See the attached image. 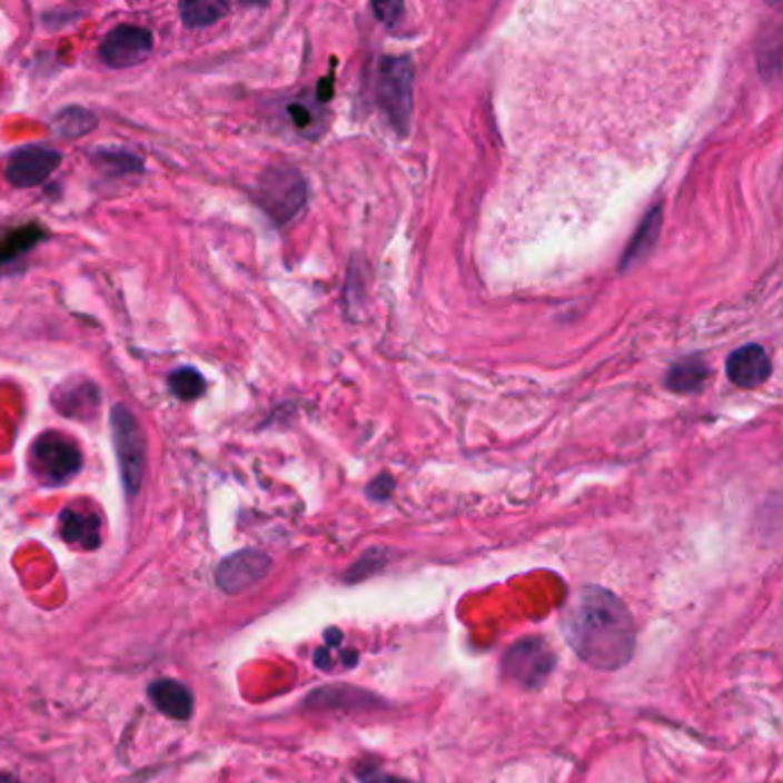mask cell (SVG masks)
Segmentation results:
<instances>
[{
  "label": "cell",
  "mask_w": 783,
  "mask_h": 783,
  "mask_svg": "<svg viewBox=\"0 0 783 783\" xmlns=\"http://www.w3.org/2000/svg\"><path fill=\"white\" fill-rule=\"evenodd\" d=\"M561 625L567 644L597 671H616L634 655L636 627L632 614L607 588L584 586L567 604Z\"/></svg>",
  "instance_id": "cell-1"
},
{
  "label": "cell",
  "mask_w": 783,
  "mask_h": 783,
  "mask_svg": "<svg viewBox=\"0 0 783 783\" xmlns=\"http://www.w3.org/2000/svg\"><path fill=\"white\" fill-rule=\"evenodd\" d=\"M111 435L125 492L136 496L142 476H146L148 442L138 418L125 405H116L111 409Z\"/></svg>",
  "instance_id": "cell-2"
},
{
  "label": "cell",
  "mask_w": 783,
  "mask_h": 783,
  "mask_svg": "<svg viewBox=\"0 0 783 783\" xmlns=\"http://www.w3.org/2000/svg\"><path fill=\"white\" fill-rule=\"evenodd\" d=\"M28 462L42 485L56 487L75 478L83 467V453L62 433H42L34 437Z\"/></svg>",
  "instance_id": "cell-3"
},
{
  "label": "cell",
  "mask_w": 783,
  "mask_h": 783,
  "mask_svg": "<svg viewBox=\"0 0 783 783\" xmlns=\"http://www.w3.org/2000/svg\"><path fill=\"white\" fill-rule=\"evenodd\" d=\"M412 60L409 58H384L379 62L377 97L384 113L398 129H407L412 120Z\"/></svg>",
  "instance_id": "cell-4"
},
{
  "label": "cell",
  "mask_w": 783,
  "mask_h": 783,
  "mask_svg": "<svg viewBox=\"0 0 783 783\" xmlns=\"http://www.w3.org/2000/svg\"><path fill=\"white\" fill-rule=\"evenodd\" d=\"M556 666V655L541 636H528L517 641L504 655V673L513 683L538 690Z\"/></svg>",
  "instance_id": "cell-5"
},
{
  "label": "cell",
  "mask_w": 783,
  "mask_h": 783,
  "mask_svg": "<svg viewBox=\"0 0 783 783\" xmlns=\"http://www.w3.org/2000/svg\"><path fill=\"white\" fill-rule=\"evenodd\" d=\"M258 202L276 224H288L306 202L301 175L293 168H269L260 177Z\"/></svg>",
  "instance_id": "cell-6"
},
{
  "label": "cell",
  "mask_w": 783,
  "mask_h": 783,
  "mask_svg": "<svg viewBox=\"0 0 783 783\" xmlns=\"http://www.w3.org/2000/svg\"><path fill=\"white\" fill-rule=\"evenodd\" d=\"M155 49V34L142 28L122 23L116 26L99 44V60L111 69L136 67L142 60H148Z\"/></svg>",
  "instance_id": "cell-7"
},
{
  "label": "cell",
  "mask_w": 783,
  "mask_h": 783,
  "mask_svg": "<svg viewBox=\"0 0 783 783\" xmlns=\"http://www.w3.org/2000/svg\"><path fill=\"white\" fill-rule=\"evenodd\" d=\"M60 161L62 155L47 146L19 148L6 163V180L17 189H34L49 180Z\"/></svg>",
  "instance_id": "cell-8"
},
{
  "label": "cell",
  "mask_w": 783,
  "mask_h": 783,
  "mask_svg": "<svg viewBox=\"0 0 783 783\" xmlns=\"http://www.w3.org/2000/svg\"><path fill=\"white\" fill-rule=\"evenodd\" d=\"M271 567L267 554L258 549H244L221 561L217 567V584L226 593H241L258 584Z\"/></svg>",
  "instance_id": "cell-9"
},
{
  "label": "cell",
  "mask_w": 783,
  "mask_h": 783,
  "mask_svg": "<svg viewBox=\"0 0 783 783\" xmlns=\"http://www.w3.org/2000/svg\"><path fill=\"white\" fill-rule=\"evenodd\" d=\"M729 379L742 388H756L770 377V356L761 345L735 349L726 361Z\"/></svg>",
  "instance_id": "cell-10"
},
{
  "label": "cell",
  "mask_w": 783,
  "mask_h": 783,
  "mask_svg": "<svg viewBox=\"0 0 783 783\" xmlns=\"http://www.w3.org/2000/svg\"><path fill=\"white\" fill-rule=\"evenodd\" d=\"M60 538L79 549H97L101 543V522L99 515L79 508H65L60 513Z\"/></svg>",
  "instance_id": "cell-11"
},
{
  "label": "cell",
  "mask_w": 783,
  "mask_h": 783,
  "mask_svg": "<svg viewBox=\"0 0 783 783\" xmlns=\"http://www.w3.org/2000/svg\"><path fill=\"white\" fill-rule=\"evenodd\" d=\"M101 403L99 386L92 381H77V384H62L56 396H53V407L69 416V418H92L97 414Z\"/></svg>",
  "instance_id": "cell-12"
},
{
  "label": "cell",
  "mask_w": 783,
  "mask_h": 783,
  "mask_svg": "<svg viewBox=\"0 0 783 783\" xmlns=\"http://www.w3.org/2000/svg\"><path fill=\"white\" fill-rule=\"evenodd\" d=\"M148 694H150L152 703L157 705V710L163 712L166 717L177 720V722H187L191 717L194 694L185 683L172 681V678H161L148 687Z\"/></svg>",
  "instance_id": "cell-13"
},
{
  "label": "cell",
  "mask_w": 783,
  "mask_h": 783,
  "mask_svg": "<svg viewBox=\"0 0 783 783\" xmlns=\"http://www.w3.org/2000/svg\"><path fill=\"white\" fill-rule=\"evenodd\" d=\"M47 239V230L40 224H26L0 235V269L30 254L34 246Z\"/></svg>",
  "instance_id": "cell-14"
},
{
  "label": "cell",
  "mask_w": 783,
  "mask_h": 783,
  "mask_svg": "<svg viewBox=\"0 0 783 783\" xmlns=\"http://www.w3.org/2000/svg\"><path fill=\"white\" fill-rule=\"evenodd\" d=\"M228 3H221V0H187V3L180 6L182 21L191 30L219 23L228 14Z\"/></svg>",
  "instance_id": "cell-15"
},
{
  "label": "cell",
  "mask_w": 783,
  "mask_h": 783,
  "mask_svg": "<svg viewBox=\"0 0 783 783\" xmlns=\"http://www.w3.org/2000/svg\"><path fill=\"white\" fill-rule=\"evenodd\" d=\"M97 127V116L83 106H67L53 118V131L60 138H81Z\"/></svg>",
  "instance_id": "cell-16"
},
{
  "label": "cell",
  "mask_w": 783,
  "mask_h": 783,
  "mask_svg": "<svg viewBox=\"0 0 783 783\" xmlns=\"http://www.w3.org/2000/svg\"><path fill=\"white\" fill-rule=\"evenodd\" d=\"M168 388L172 390V396L182 403H194L205 394V377L191 368V366H182L168 375Z\"/></svg>",
  "instance_id": "cell-17"
},
{
  "label": "cell",
  "mask_w": 783,
  "mask_h": 783,
  "mask_svg": "<svg viewBox=\"0 0 783 783\" xmlns=\"http://www.w3.org/2000/svg\"><path fill=\"white\" fill-rule=\"evenodd\" d=\"M707 377V368L698 359H685L681 364H675L666 377L668 388L678 390V394H687V390L698 388Z\"/></svg>",
  "instance_id": "cell-18"
},
{
  "label": "cell",
  "mask_w": 783,
  "mask_h": 783,
  "mask_svg": "<svg viewBox=\"0 0 783 783\" xmlns=\"http://www.w3.org/2000/svg\"><path fill=\"white\" fill-rule=\"evenodd\" d=\"M99 168H106L116 175H129V172H142V159L127 152V150H99L95 157Z\"/></svg>",
  "instance_id": "cell-19"
},
{
  "label": "cell",
  "mask_w": 783,
  "mask_h": 783,
  "mask_svg": "<svg viewBox=\"0 0 783 783\" xmlns=\"http://www.w3.org/2000/svg\"><path fill=\"white\" fill-rule=\"evenodd\" d=\"M359 783H412V781L386 774L379 767H364L359 770Z\"/></svg>",
  "instance_id": "cell-20"
},
{
  "label": "cell",
  "mask_w": 783,
  "mask_h": 783,
  "mask_svg": "<svg viewBox=\"0 0 783 783\" xmlns=\"http://www.w3.org/2000/svg\"><path fill=\"white\" fill-rule=\"evenodd\" d=\"M370 496L373 498H386L390 492H394V480H390L388 476H381L379 480H375L373 485H370Z\"/></svg>",
  "instance_id": "cell-21"
},
{
  "label": "cell",
  "mask_w": 783,
  "mask_h": 783,
  "mask_svg": "<svg viewBox=\"0 0 783 783\" xmlns=\"http://www.w3.org/2000/svg\"><path fill=\"white\" fill-rule=\"evenodd\" d=\"M0 783H19V779L10 772H0Z\"/></svg>",
  "instance_id": "cell-22"
}]
</instances>
